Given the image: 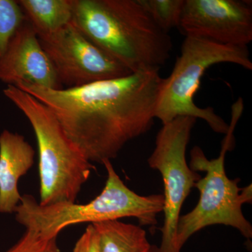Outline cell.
<instances>
[{"label": "cell", "instance_id": "30bf717a", "mask_svg": "<svg viewBox=\"0 0 252 252\" xmlns=\"http://www.w3.org/2000/svg\"><path fill=\"white\" fill-rule=\"evenodd\" d=\"M0 81L7 86L26 83L49 89H63L37 34L26 19L0 59Z\"/></svg>", "mask_w": 252, "mask_h": 252}, {"label": "cell", "instance_id": "8992f818", "mask_svg": "<svg viewBox=\"0 0 252 252\" xmlns=\"http://www.w3.org/2000/svg\"><path fill=\"white\" fill-rule=\"evenodd\" d=\"M237 123L231 121L225 134L220 156L207 158L199 147L190 151L189 167L194 172H205V175L195 184L200 193L196 206L180 216L176 232L175 252H180L189 239L203 228L213 225H224L235 228L248 240L252 238V225L244 215L243 204L251 203L252 185L240 188V179L230 180L225 170V157L233 149Z\"/></svg>", "mask_w": 252, "mask_h": 252}, {"label": "cell", "instance_id": "9a60e30c", "mask_svg": "<svg viewBox=\"0 0 252 252\" xmlns=\"http://www.w3.org/2000/svg\"><path fill=\"white\" fill-rule=\"evenodd\" d=\"M25 19L18 1L0 0V59Z\"/></svg>", "mask_w": 252, "mask_h": 252}, {"label": "cell", "instance_id": "7a4b0ae2", "mask_svg": "<svg viewBox=\"0 0 252 252\" xmlns=\"http://www.w3.org/2000/svg\"><path fill=\"white\" fill-rule=\"evenodd\" d=\"M71 23L131 72L160 70L173 47L138 0H72Z\"/></svg>", "mask_w": 252, "mask_h": 252}, {"label": "cell", "instance_id": "8fae6325", "mask_svg": "<svg viewBox=\"0 0 252 252\" xmlns=\"http://www.w3.org/2000/svg\"><path fill=\"white\" fill-rule=\"evenodd\" d=\"M34 154L24 136L8 130L0 134V213L16 211L21 200L18 182L32 167Z\"/></svg>", "mask_w": 252, "mask_h": 252}, {"label": "cell", "instance_id": "52a82bcc", "mask_svg": "<svg viewBox=\"0 0 252 252\" xmlns=\"http://www.w3.org/2000/svg\"><path fill=\"white\" fill-rule=\"evenodd\" d=\"M197 119L179 117L162 124L155 147L147 159L149 166L162 176L164 186V223L160 246H151L152 252H175V241L181 210L201 175L190 168L186 153Z\"/></svg>", "mask_w": 252, "mask_h": 252}, {"label": "cell", "instance_id": "7c38bea8", "mask_svg": "<svg viewBox=\"0 0 252 252\" xmlns=\"http://www.w3.org/2000/svg\"><path fill=\"white\" fill-rule=\"evenodd\" d=\"M18 3L37 36L56 32L72 21V0H18Z\"/></svg>", "mask_w": 252, "mask_h": 252}, {"label": "cell", "instance_id": "5bb4252c", "mask_svg": "<svg viewBox=\"0 0 252 252\" xmlns=\"http://www.w3.org/2000/svg\"><path fill=\"white\" fill-rule=\"evenodd\" d=\"M139 3L162 31L168 33L178 28L185 0H138Z\"/></svg>", "mask_w": 252, "mask_h": 252}, {"label": "cell", "instance_id": "9c48e42d", "mask_svg": "<svg viewBox=\"0 0 252 252\" xmlns=\"http://www.w3.org/2000/svg\"><path fill=\"white\" fill-rule=\"evenodd\" d=\"M178 28L186 36L248 46L252 41V4L238 0H185Z\"/></svg>", "mask_w": 252, "mask_h": 252}, {"label": "cell", "instance_id": "ba28073f", "mask_svg": "<svg viewBox=\"0 0 252 252\" xmlns=\"http://www.w3.org/2000/svg\"><path fill=\"white\" fill-rule=\"evenodd\" d=\"M38 38L54 65L60 84L66 89L132 73L71 23L56 32Z\"/></svg>", "mask_w": 252, "mask_h": 252}, {"label": "cell", "instance_id": "2e32d148", "mask_svg": "<svg viewBox=\"0 0 252 252\" xmlns=\"http://www.w3.org/2000/svg\"><path fill=\"white\" fill-rule=\"evenodd\" d=\"M4 252H61L56 238L46 239L36 232L26 230L21 238Z\"/></svg>", "mask_w": 252, "mask_h": 252}, {"label": "cell", "instance_id": "277c9868", "mask_svg": "<svg viewBox=\"0 0 252 252\" xmlns=\"http://www.w3.org/2000/svg\"><path fill=\"white\" fill-rule=\"evenodd\" d=\"M6 98L27 118L39 152L41 205L75 203L95 167L66 135L51 109L15 86L3 90Z\"/></svg>", "mask_w": 252, "mask_h": 252}, {"label": "cell", "instance_id": "3957f363", "mask_svg": "<svg viewBox=\"0 0 252 252\" xmlns=\"http://www.w3.org/2000/svg\"><path fill=\"white\" fill-rule=\"evenodd\" d=\"M102 165L107 170V181L94 200L86 204L41 205L26 194L21 196L15 211L18 223L46 239L57 238L63 229L72 225L94 224L127 217L137 219L141 225H157V215L163 210V195H139L124 184L110 160Z\"/></svg>", "mask_w": 252, "mask_h": 252}, {"label": "cell", "instance_id": "4fadbf2b", "mask_svg": "<svg viewBox=\"0 0 252 252\" xmlns=\"http://www.w3.org/2000/svg\"><path fill=\"white\" fill-rule=\"evenodd\" d=\"M99 239V252H149L147 232L140 225L119 220L94 223Z\"/></svg>", "mask_w": 252, "mask_h": 252}, {"label": "cell", "instance_id": "5b68a950", "mask_svg": "<svg viewBox=\"0 0 252 252\" xmlns=\"http://www.w3.org/2000/svg\"><path fill=\"white\" fill-rule=\"evenodd\" d=\"M233 63L252 70L248 46L224 45L203 38L187 36L171 74L162 79L158 93L155 119L162 124L179 117L202 119L214 132L226 134L229 129L224 119L212 107H198L194 102L202 77L212 66Z\"/></svg>", "mask_w": 252, "mask_h": 252}, {"label": "cell", "instance_id": "e0dca14e", "mask_svg": "<svg viewBox=\"0 0 252 252\" xmlns=\"http://www.w3.org/2000/svg\"><path fill=\"white\" fill-rule=\"evenodd\" d=\"M73 252H99V239L93 224H89L78 240Z\"/></svg>", "mask_w": 252, "mask_h": 252}, {"label": "cell", "instance_id": "6da1fadb", "mask_svg": "<svg viewBox=\"0 0 252 252\" xmlns=\"http://www.w3.org/2000/svg\"><path fill=\"white\" fill-rule=\"evenodd\" d=\"M162 79L159 71H140L69 89L15 86L51 109L88 160L103 164L150 130Z\"/></svg>", "mask_w": 252, "mask_h": 252}]
</instances>
